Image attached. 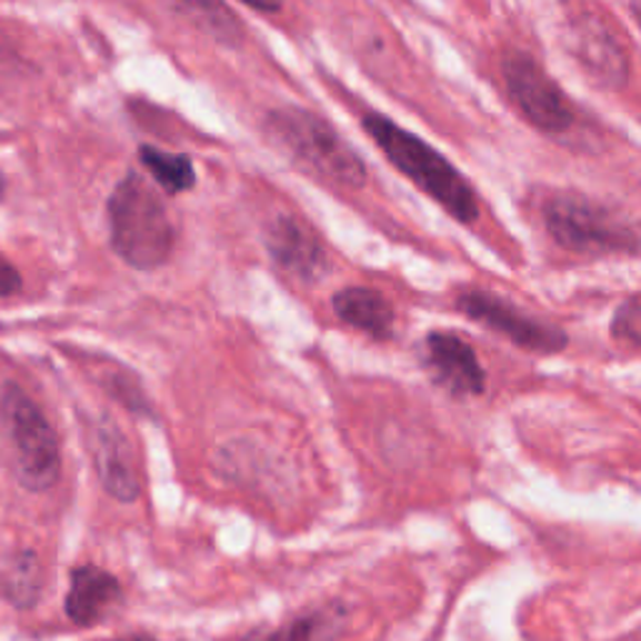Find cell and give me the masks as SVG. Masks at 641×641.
Listing matches in <instances>:
<instances>
[{
    "label": "cell",
    "instance_id": "obj_1",
    "mask_svg": "<svg viewBox=\"0 0 641 641\" xmlns=\"http://www.w3.org/2000/svg\"><path fill=\"white\" fill-rule=\"evenodd\" d=\"M363 131L373 138V143L393 163V169H399L407 179L417 183L459 223H473L479 219L477 193L437 148L421 141L419 136L403 131L401 126L381 113H369L363 118Z\"/></svg>",
    "mask_w": 641,
    "mask_h": 641
},
{
    "label": "cell",
    "instance_id": "obj_2",
    "mask_svg": "<svg viewBox=\"0 0 641 641\" xmlns=\"http://www.w3.org/2000/svg\"><path fill=\"white\" fill-rule=\"evenodd\" d=\"M0 453L18 484L28 491L51 489L61 477V447L36 401L18 387H0Z\"/></svg>",
    "mask_w": 641,
    "mask_h": 641
},
{
    "label": "cell",
    "instance_id": "obj_3",
    "mask_svg": "<svg viewBox=\"0 0 641 641\" xmlns=\"http://www.w3.org/2000/svg\"><path fill=\"white\" fill-rule=\"evenodd\" d=\"M113 251L138 271H153L171 259L173 226L158 193L138 173H128L108 199Z\"/></svg>",
    "mask_w": 641,
    "mask_h": 641
},
{
    "label": "cell",
    "instance_id": "obj_4",
    "mask_svg": "<svg viewBox=\"0 0 641 641\" xmlns=\"http://www.w3.org/2000/svg\"><path fill=\"white\" fill-rule=\"evenodd\" d=\"M269 131L276 143L323 179L351 189L367 181V166L323 118L303 108H281L269 116Z\"/></svg>",
    "mask_w": 641,
    "mask_h": 641
},
{
    "label": "cell",
    "instance_id": "obj_5",
    "mask_svg": "<svg viewBox=\"0 0 641 641\" xmlns=\"http://www.w3.org/2000/svg\"><path fill=\"white\" fill-rule=\"evenodd\" d=\"M547 231L574 253H611L631 249V233L609 211L574 193H557L541 206Z\"/></svg>",
    "mask_w": 641,
    "mask_h": 641
},
{
    "label": "cell",
    "instance_id": "obj_6",
    "mask_svg": "<svg viewBox=\"0 0 641 641\" xmlns=\"http://www.w3.org/2000/svg\"><path fill=\"white\" fill-rule=\"evenodd\" d=\"M507 93L531 126L544 133H564L574 126V108L564 91L527 51L511 48L501 56Z\"/></svg>",
    "mask_w": 641,
    "mask_h": 641
},
{
    "label": "cell",
    "instance_id": "obj_7",
    "mask_svg": "<svg viewBox=\"0 0 641 641\" xmlns=\"http://www.w3.org/2000/svg\"><path fill=\"white\" fill-rule=\"evenodd\" d=\"M457 309L527 351L557 353L567 347V333L554 323L539 321L489 291H463L457 299Z\"/></svg>",
    "mask_w": 641,
    "mask_h": 641
},
{
    "label": "cell",
    "instance_id": "obj_8",
    "mask_svg": "<svg viewBox=\"0 0 641 641\" xmlns=\"http://www.w3.org/2000/svg\"><path fill=\"white\" fill-rule=\"evenodd\" d=\"M571 28H574L571 46H574L579 63L597 78V83L604 88L624 86L629 76V56L607 18L581 16Z\"/></svg>",
    "mask_w": 641,
    "mask_h": 641
},
{
    "label": "cell",
    "instance_id": "obj_9",
    "mask_svg": "<svg viewBox=\"0 0 641 641\" xmlns=\"http://www.w3.org/2000/svg\"><path fill=\"white\" fill-rule=\"evenodd\" d=\"M429 367L433 377L453 397H479L487 389V373L481 369L477 351L457 333L437 331L427 339Z\"/></svg>",
    "mask_w": 641,
    "mask_h": 641
},
{
    "label": "cell",
    "instance_id": "obj_10",
    "mask_svg": "<svg viewBox=\"0 0 641 641\" xmlns=\"http://www.w3.org/2000/svg\"><path fill=\"white\" fill-rule=\"evenodd\" d=\"M266 246L273 261L299 279L311 281L323 271V249L311 229L293 216H279L269 223Z\"/></svg>",
    "mask_w": 641,
    "mask_h": 641
},
{
    "label": "cell",
    "instance_id": "obj_11",
    "mask_svg": "<svg viewBox=\"0 0 641 641\" xmlns=\"http://www.w3.org/2000/svg\"><path fill=\"white\" fill-rule=\"evenodd\" d=\"M121 599V584L113 574L98 567H78L71 574L66 597V614L78 627H91L106 614L113 601Z\"/></svg>",
    "mask_w": 641,
    "mask_h": 641
},
{
    "label": "cell",
    "instance_id": "obj_12",
    "mask_svg": "<svg viewBox=\"0 0 641 641\" xmlns=\"http://www.w3.org/2000/svg\"><path fill=\"white\" fill-rule=\"evenodd\" d=\"M333 311L349 327L367 331L377 339H387L393 329V309L379 291L351 286L333 296Z\"/></svg>",
    "mask_w": 641,
    "mask_h": 641
},
{
    "label": "cell",
    "instance_id": "obj_13",
    "mask_svg": "<svg viewBox=\"0 0 641 641\" xmlns=\"http://www.w3.org/2000/svg\"><path fill=\"white\" fill-rule=\"evenodd\" d=\"M96 463L106 491L118 501H133L141 491V484H138L126 439L113 427H106L96 433Z\"/></svg>",
    "mask_w": 641,
    "mask_h": 641
},
{
    "label": "cell",
    "instance_id": "obj_14",
    "mask_svg": "<svg viewBox=\"0 0 641 641\" xmlns=\"http://www.w3.org/2000/svg\"><path fill=\"white\" fill-rule=\"evenodd\" d=\"M138 156H141V163L146 166L148 173L153 176L156 183L161 186L166 193L176 196V193L193 189L196 171H193V161L189 156L169 153L153 146H141Z\"/></svg>",
    "mask_w": 641,
    "mask_h": 641
},
{
    "label": "cell",
    "instance_id": "obj_15",
    "mask_svg": "<svg viewBox=\"0 0 641 641\" xmlns=\"http://www.w3.org/2000/svg\"><path fill=\"white\" fill-rule=\"evenodd\" d=\"M337 624H333V617L329 614H313V617H303L296 619L293 624L281 627L276 631H269V634H251L243 641H313L327 634V631H333Z\"/></svg>",
    "mask_w": 641,
    "mask_h": 641
},
{
    "label": "cell",
    "instance_id": "obj_16",
    "mask_svg": "<svg viewBox=\"0 0 641 641\" xmlns=\"http://www.w3.org/2000/svg\"><path fill=\"white\" fill-rule=\"evenodd\" d=\"M611 337L641 347V296L619 306L611 319Z\"/></svg>",
    "mask_w": 641,
    "mask_h": 641
},
{
    "label": "cell",
    "instance_id": "obj_17",
    "mask_svg": "<svg viewBox=\"0 0 641 641\" xmlns=\"http://www.w3.org/2000/svg\"><path fill=\"white\" fill-rule=\"evenodd\" d=\"M21 273L16 271V266L3 259L0 256V299H11V296H16L18 291H21Z\"/></svg>",
    "mask_w": 641,
    "mask_h": 641
},
{
    "label": "cell",
    "instance_id": "obj_18",
    "mask_svg": "<svg viewBox=\"0 0 641 641\" xmlns=\"http://www.w3.org/2000/svg\"><path fill=\"white\" fill-rule=\"evenodd\" d=\"M629 13L637 18V23H639V28H641V3H631V6H629Z\"/></svg>",
    "mask_w": 641,
    "mask_h": 641
},
{
    "label": "cell",
    "instance_id": "obj_19",
    "mask_svg": "<svg viewBox=\"0 0 641 641\" xmlns=\"http://www.w3.org/2000/svg\"><path fill=\"white\" fill-rule=\"evenodd\" d=\"M118 641H156V639L146 637V634H138V637H128V639H118Z\"/></svg>",
    "mask_w": 641,
    "mask_h": 641
},
{
    "label": "cell",
    "instance_id": "obj_20",
    "mask_svg": "<svg viewBox=\"0 0 641 641\" xmlns=\"http://www.w3.org/2000/svg\"><path fill=\"white\" fill-rule=\"evenodd\" d=\"M6 199V179H3V173H0V201Z\"/></svg>",
    "mask_w": 641,
    "mask_h": 641
}]
</instances>
